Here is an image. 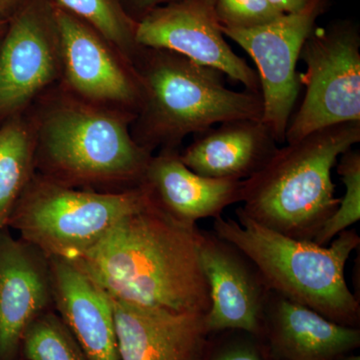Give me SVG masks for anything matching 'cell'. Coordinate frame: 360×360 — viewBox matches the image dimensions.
I'll return each instance as SVG.
<instances>
[{
    "instance_id": "obj_22",
    "label": "cell",
    "mask_w": 360,
    "mask_h": 360,
    "mask_svg": "<svg viewBox=\"0 0 360 360\" xmlns=\"http://www.w3.org/2000/svg\"><path fill=\"white\" fill-rule=\"evenodd\" d=\"M338 160L336 170L345 184V193L338 210L315 236L314 241L319 245H328L338 234L360 219V151L349 149Z\"/></svg>"
},
{
    "instance_id": "obj_15",
    "label": "cell",
    "mask_w": 360,
    "mask_h": 360,
    "mask_svg": "<svg viewBox=\"0 0 360 360\" xmlns=\"http://www.w3.org/2000/svg\"><path fill=\"white\" fill-rule=\"evenodd\" d=\"M262 340L272 360H342L360 347V329L270 291Z\"/></svg>"
},
{
    "instance_id": "obj_27",
    "label": "cell",
    "mask_w": 360,
    "mask_h": 360,
    "mask_svg": "<svg viewBox=\"0 0 360 360\" xmlns=\"http://www.w3.org/2000/svg\"><path fill=\"white\" fill-rule=\"evenodd\" d=\"M25 0H0V16L8 20Z\"/></svg>"
},
{
    "instance_id": "obj_19",
    "label": "cell",
    "mask_w": 360,
    "mask_h": 360,
    "mask_svg": "<svg viewBox=\"0 0 360 360\" xmlns=\"http://www.w3.org/2000/svg\"><path fill=\"white\" fill-rule=\"evenodd\" d=\"M34 127L15 116L0 129V229L37 174Z\"/></svg>"
},
{
    "instance_id": "obj_18",
    "label": "cell",
    "mask_w": 360,
    "mask_h": 360,
    "mask_svg": "<svg viewBox=\"0 0 360 360\" xmlns=\"http://www.w3.org/2000/svg\"><path fill=\"white\" fill-rule=\"evenodd\" d=\"M195 135L193 143L180 151V160L210 179H250L279 148L262 120H232Z\"/></svg>"
},
{
    "instance_id": "obj_11",
    "label": "cell",
    "mask_w": 360,
    "mask_h": 360,
    "mask_svg": "<svg viewBox=\"0 0 360 360\" xmlns=\"http://www.w3.org/2000/svg\"><path fill=\"white\" fill-rule=\"evenodd\" d=\"M54 6V4H53ZM61 77L73 96L139 115L143 85L134 66L84 21L54 6Z\"/></svg>"
},
{
    "instance_id": "obj_9",
    "label": "cell",
    "mask_w": 360,
    "mask_h": 360,
    "mask_svg": "<svg viewBox=\"0 0 360 360\" xmlns=\"http://www.w3.org/2000/svg\"><path fill=\"white\" fill-rule=\"evenodd\" d=\"M61 77L60 45L51 0H25L0 44V116L15 115Z\"/></svg>"
},
{
    "instance_id": "obj_24",
    "label": "cell",
    "mask_w": 360,
    "mask_h": 360,
    "mask_svg": "<svg viewBox=\"0 0 360 360\" xmlns=\"http://www.w3.org/2000/svg\"><path fill=\"white\" fill-rule=\"evenodd\" d=\"M229 333L217 343L210 341L205 360H272L264 340L243 331Z\"/></svg>"
},
{
    "instance_id": "obj_14",
    "label": "cell",
    "mask_w": 360,
    "mask_h": 360,
    "mask_svg": "<svg viewBox=\"0 0 360 360\" xmlns=\"http://www.w3.org/2000/svg\"><path fill=\"white\" fill-rule=\"evenodd\" d=\"M110 300L120 360H205L212 341L205 314Z\"/></svg>"
},
{
    "instance_id": "obj_23",
    "label": "cell",
    "mask_w": 360,
    "mask_h": 360,
    "mask_svg": "<svg viewBox=\"0 0 360 360\" xmlns=\"http://www.w3.org/2000/svg\"><path fill=\"white\" fill-rule=\"evenodd\" d=\"M220 26L231 30H248L266 25L283 14L269 0H213Z\"/></svg>"
},
{
    "instance_id": "obj_26",
    "label": "cell",
    "mask_w": 360,
    "mask_h": 360,
    "mask_svg": "<svg viewBox=\"0 0 360 360\" xmlns=\"http://www.w3.org/2000/svg\"><path fill=\"white\" fill-rule=\"evenodd\" d=\"M130 4L134 6V8L141 11L143 15L144 13L155 8V7L165 6V4H169V2L174 1V0H129Z\"/></svg>"
},
{
    "instance_id": "obj_8",
    "label": "cell",
    "mask_w": 360,
    "mask_h": 360,
    "mask_svg": "<svg viewBox=\"0 0 360 360\" xmlns=\"http://www.w3.org/2000/svg\"><path fill=\"white\" fill-rule=\"evenodd\" d=\"M326 7L328 0H311L302 11L283 14L266 25L248 30L221 27L225 37L248 52L257 65L264 103L262 122L278 144L285 142L300 91L296 65L300 51Z\"/></svg>"
},
{
    "instance_id": "obj_5",
    "label": "cell",
    "mask_w": 360,
    "mask_h": 360,
    "mask_svg": "<svg viewBox=\"0 0 360 360\" xmlns=\"http://www.w3.org/2000/svg\"><path fill=\"white\" fill-rule=\"evenodd\" d=\"M134 66L143 85L144 101L132 135L149 153L179 150L187 135L220 123L262 120L260 94L227 89L221 71L174 52L144 47Z\"/></svg>"
},
{
    "instance_id": "obj_20",
    "label": "cell",
    "mask_w": 360,
    "mask_h": 360,
    "mask_svg": "<svg viewBox=\"0 0 360 360\" xmlns=\"http://www.w3.org/2000/svg\"><path fill=\"white\" fill-rule=\"evenodd\" d=\"M52 4L84 21L122 54L132 65L141 47L135 41L136 20L120 0H51Z\"/></svg>"
},
{
    "instance_id": "obj_4",
    "label": "cell",
    "mask_w": 360,
    "mask_h": 360,
    "mask_svg": "<svg viewBox=\"0 0 360 360\" xmlns=\"http://www.w3.org/2000/svg\"><path fill=\"white\" fill-rule=\"evenodd\" d=\"M236 215L214 219L212 231L248 257L270 291L335 323L359 328V300L345 278L347 262L360 245L354 229L322 246L262 226L240 208Z\"/></svg>"
},
{
    "instance_id": "obj_16",
    "label": "cell",
    "mask_w": 360,
    "mask_h": 360,
    "mask_svg": "<svg viewBox=\"0 0 360 360\" xmlns=\"http://www.w3.org/2000/svg\"><path fill=\"white\" fill-rule=\"evenodd\" d=\"M179 153L167 149L153 155L142 179L141 186L161 210L182 224L198 225L240 202L243 180L201 176L182 162Z\"/></svg>"
},
{
    "instance_id": "obj_10",
    "label": "cell",
    "mask_w": 360,
    "mask_h": 360,
    "mask_svg": "<svg viewBox=\"0 0 360 360\" xmlns=\"http://www.w3.org/2000/svg\"><path fill=\"white\" fill-rule=\"evenodd\" d=\"M135 41L144 49H163L224 73L260 94L257 72L236 56L225 40L213 0H174L136 20Z\"/></svg>"
},
{
    "instance_id": "obj_2",
    "label": "cell",
    "mask_w": 360,
    "mask_h": 360,
    "mask_svg": "<svg viewBox=\"0 0 360 360\" xmlns=\"http://www.w3.org/2000/svg\"><path fill=\"white\" fill-rule=\"evenodd\" d=\"M136 115L73 96L52 101L37 122V174L63 186L118 193L141 184L153 153L130 132Z\"/></svg>"
},
{
    "instance_id": "obj_17",
    "label": "cell",
    "mask_w": 360,
    "mask_h": 360,
    "mask_svg": "<svg viewBox=\"0 0 360 360\" xmlns=\"http://www.w3.org/2000/svg\"><path fill=\"white\" fill-rule=\"evenodd\" d=\"M54 309L89 360H120L110 296L75 265L49 258Z\"/></svg>"
},
{
    "instance_id": "obj_21",
    "label": "cell",
    "mask_w": 360,
    "mask_h": 360,
    "mask_svg": "<svg viewBox=\"0 0 360 360\" xmlns=\"http://www.w3.org/2000/svg\"><path fill=\"white\" fill-rule=\"evenodd\" d=\"M22 360H89L56 309L37 317L26 331Z\"/></svg>"
},
{
    "instance_id": "obj_6",
    "label": "cell",
    "mask_w": 360,
    "mask_h": 360,
    "mask_svg": "<svg viewBox=\"0 0 360 360\" xmlns=\"http://www.w3.org/2000/svg\"><path fill=\"white\" fill-rule=\"evenodd\" d=\"M150 198L142 186L118 193L63 186L35 174L16 203L7 229L49 258L75 259Z\"/></svg>"
},
{
    "instance_id": "obj_25",
    "label": "cell",
    "mask_w": 360,
    "mask_h": 360,
    "mask_svg": "<svg viewBox=\"0 0 360 360\" xmlns=\"http://www.w3.org/2000/svg\"><path fill=\"white\" fill-rule=\"evenodd\" d=\"M311 0H269L270 4L281 14L295 13L302 11Z\"/></svg>"
},
{
    "instance_id": "obj_13",
    "label": "cell",
    "mask_w": 360,
    "mask_h": 360,
    "mask_svg": "<svg viewBox=\"0 0 360 360\" xmlns=\"http://www.w3.org/2000/svg\"><path fill=\"white\" fill-rule=\"evenodd\" d=\"M54 309L49 258L0 229V360H22L30 324Z\"/></svg>"
},
{
    "instance_id": "obj_28",
    "label": "cell",
    "mask_w": 360,
    "mask_h": 360,
    "mask_svg": "<svg viewBox=\"0 0 360 360\" xmlns=\"http://www.w3.org/2000/svg\"><path fill=\"white\" fill-rule=\"evenodd\" d=\"M7 22H8V20L0 16V34L6 30Z\"/></svg>"
},
{
    "instance_id": "obj_3",
    "label": "cell",
    "mask_w": 360,
    "mask_h": 360,
    "mask_svg": "<svg viewBox=\"0 0 360 360\" xmlns=\"http://www.w3.org/2000/svg\"><path fill=\"white\" fill-rule=\"evenodd\" d=\"M360 141V122L316 130L286 143L243 180L240 208L255 222L298 240L314 241L335 213L333 168Z\"/></svg>"
},
{
    "instance_id": "obj_1",
    "label": "cell",
    "mask_w": 360,
    "mask_h": 360,
    "mask_svg": "<svg viewBox=\"0 0 360 360\" xmlns=\"http://www.w3.org/2000/svg\"><path fill=\"white\" fill-rule=\"evenodd\" d=\"M200 231L168 215L150 198L70 262L113 300L206 314L210 296L198 252Z\"/></svg>"
},
{
    "instance_id": "obj_12",
    "label": "cell",
    "mask_w": 360,
    "mask_h": 360,
    "mask_svg": "<svg viewBox=\"0 0 360 360\" xmlns=\"http://www.w3.org/2000/svg\"><path fill=\"white\" fill-rule=\"evenodd\" d=\"M198 252L210 288L208 333L243 331L262 340L270 290L255 265L213 231L200 229Z\"/></svg>"
},
{
    "instance_id": "obj_7",
    "label": "cell",
    "mask_w": 360,
    "mask_h": 360,
    "mask_svg": "<svg viewBox=\"0 0 360 360\" xmlns=\"http://www.w3.org/2000/svg\"><path fill=\"white\" fill-rule=\"evenodd\" d=\"M300 59L305 72L300 82L305 94L288 123L285 143L321 129L360 122V33L350 21L315 28L305 40Z\"/></svg>"
}]
</instances>
